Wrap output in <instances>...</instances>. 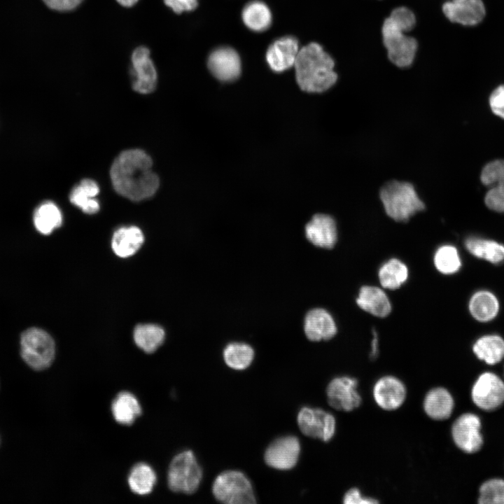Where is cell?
<instances>
[{
	"mask_svg": "<svg viewBox=\"0 0 504 504\" xmlns=\"http://www.w3.org/2000/svg\"><path fill=\"white\" fill-rule=\"evenodd\" d=\"M144 240V234L139 227H123L113 234L112 248L117 255L127 258L134 255L140 248Z\"/></svg>",
	"mask_w": 504,
	"mask_h": 504,
	"instance_id": "603a6c76",
	"label": "cell"
},
{
	"mask_svg": "<svg viewBox=\"0 0 504 504\" xmlns=\"http://www.w3.org/2000/svg\"><path fill=\"white\" fill-rule=\"evenodd\" d=\"M473 351L486 363H497L504 358V340L497 335L482 337L474 344Z\"/></svg>",
	"mask_w": 504,
	"mask_h": 504,
	"instance_id": "d6a6232c",
	"label": "cell"
},
{
	"mask_svg": "<svg viewBox=\"0 0 504 504\" xmlns=\"http://www.w3.org/2000/svg\"><path fill=\"white\" fill-rule=\"evenodd\" d=\"M480 420L473 414H463L453 424L451 435L456 445L467 453L477 451L482 445Z\"/></svg>",
	"mask_w": 504,
	"mask_h": 504,
	"instance_id": "5bb4252c",
	"label": "cell"
},
{
	"mask_svg": "<svg viewBox=\"0 0 504 504\" xmlns=\"http://www.w3.org/2000/svg\"><path fill=\"white\" fill-rule=\"evenodd\" d=\"M489 106L495 115L504 119V85L498 86L491 92Z\"/></svg>",
	"mask_w": 504,
	"mask_h": 504,
	"instance_id": "8d00e7d4",
	"label": "cell"
},
{
	"mask_svg": "<svg viewBox=\"0 0 504 504\" xmlns=\"http://www.w3.org/2000/svg\"><path fill=\"white\" fill-rule=\"evenodd\" d=\"M304 331L312 342L328 340L337 333L335 322L329 312L322 308L309 310L304 320Z\"/></svg>",
	"mask_w": 504,
	"mask_h": 504,
	"instance_id": "ffe728a7",
	"label": "cell"
},
{
	"mask_svg": "<svg viewBox=\"0 0 504 504\" xmlns=\"http://www.w3.org/2000/svg\"><path fill=\"white\" fill-rule=\"evenodd\" d=\"M415 24L414 13L405 6L393 9L384 21L383 43L390 61L398 67H410L414 61L418 43L414 37L406 35V32L412 30Z\"/></svg>",
	"mask_w": 504,
	"mask_h": 504,
	"instance_id": "3957f363",
	"label": "cell"
},
{
	"mask_svg": "<svg viewBox=\"0 0 504 504\" xmlns=\"http://www.w3.org/2000/svg\"><path fill=\"white\" fill-rule=\"evenodd\" d=\"M297 421L301 432L312 438L328 442L335 434V416L321 408L302 407L298 412Z\"/></svg>",
	"mask_w": 504,
	"mask_h": 504,
	"instance_id": "ba28073f",
	"label": "cell"
},
{
	"mask_svg": "<svg viewBox=\"0 0 504 504\" xmlns=\"http://www.w3.org/2000/svg\"><path fill=\"white\" fill-rule=\"evenodd\" d=\"M215 498L226 504H253L256 497L250 479L239 470L220 472L212 484Z\"/></svg>",
	"mask_w": 504,
	"mask_h": 504,
	"instance_id": "8992f818",
	"label": "cell"
},
{
	"mask_svg": "<svg viewBox=\"0 0 504 504\" xmlns=\"http://www.w3.org/2000/svg\"><path fill=\"white\" fill-rule=\"evenodd\" d=\"M254 350L244 342H230L223 349V356L225 364L236 370L248 368L254 358Z\"/></svg>",
	"mask_w": 504,
	"mask_h": 504,
	"instance_id": "f1b7e54d",
	"label": "cell"
},
{
	"mask_svg": "<svg viewBox=\"0 0 504 504\" xmlns=\"http://www.w3.org/2000/svg\"><path fill=\"white\" fill-rule=\"evenodd\" d=\"M164 337V330L155 324H140L134 331L136 344L148 354L153 353L162 345Z\"/></svg>",
	"mask_w": 504,
	"mask_h": 504,
	"instance_id": "f546056e",
	"label": "cell"
},
{
	"mask_svg": "<svg viewBox=\"0 0 504 504\" xmlns=\"http://www.w3.org/2000/svg\"><path fill=\"white\" fill-rule=\"evenodd\" d=\"M356 303L363 310L377 317H385L391 311L388 296L383 290L376 286H363L360 289Z\"/></svg>",
	"mask_w": 504,
	"mask_h": 504,
	"instance_id": "7402d4cb",
	"label": "cell"
},
{
	"mask_svg": "<svg viewBox=\"0 0 504 504\" xmlns=\"http://www.w3.org/2000/svg\"><path fill=\"white\" fill-rule=\"evenodd\" d=\"M465 247L475 256L491 262L504 260V246L493 241L471 237L465 241Z\"/></svg>",
	"mask_w": 504,
	"mask_h": 504,
	"instance_id": "836d02e7",
	"label": "cell"
},
{
	"mask_svg": "<svg viewBox=\"0 0 504 504\" xmlns=\"http://www.w3.org/2000/svg\"><path fill=\"white\" fill-rule=\"evenodd\" d=\"M300 448V441L294 435L278 438L266 449L265 462L268 466L276 470H290L298 463Z\"/></svg>",
	"mask_w": 504,
	"mask_h": 504,
	"instance_id": "8fae6325",
	"label": "cell"
},
{
	"mask_svg": "<svg viewBox=\"0 0 504 504\" xmlns=\"http://www.w3.org/2000/svg\"><path fill=\"white\" fill-rule=\"evenodd\" d=\"M358 380L349 376L332 379L327 386L326 396L329 405L342 412H351L358 408L362 398L358 391Z\"/></svg>",
	"mask_w": 504,
	"mask_h": 504,
	"instance_id": "9c48e42d",
	"label": "cell"
},
{
	"mask_svg": "<svg viewBox=\"0 0 504 504\" xmlns=\"http://www.w3.org/2000/svg\"><path fill=\"white\" fill-rule=\"evenodd\" d=\"M378 275L382 287L395 290L400 288L407 281L408 269L398 259L392 258L382 265Z\"/></svg>",
	"mask_w": 504,
	"mask_h": 504,
	"instance_id": "1f68e13d",
	"label": "cell"
},
{
	"mask_svg": "<svg viewBox=\"0 0 504 504\" xmlns=\"http://www.w3.org/2000/svg\"><path fill=\"white\" fill-rule=\"evenodd\" d=\"M344 504H374L379 501L374 498L363 496L360 491L356 487L349 489L343 496Z\"/></svg>",
	"mask_w": 504,
	"mask_h": 504,
	"instance_id": "74e56055",
	"label": "cell"
},
{
	"mask_svg": "<svg viewBox=\"0 0 504 504\" xmlns=\"http://www.w3.org/2000/svg\"><path fill=\"white\" fill-rule=\"evenodd\" d=\"M294 67L296 81L307 92H325L337 80L333 58L317 43H310L299 50Z\"/></svg>",
	"mask_w": 504,
	"mask_h": 504,
	"instance_id": "7a4b0ae2",
	"label": "cell"
},
{
	"mask_svg": "<svg viewBox=\"0 0 504 504\" xmlns=\"http://www.w3.org/2000/svg\"><path fill=\"white\" fill-rule=\"evenodd\" d=\"M298 39L286 36L275 40L268 48L266 61L275 72H282L293 66L299 52Z\"/></svg>",
	"mask_w": 504,
	"mask_h": 504,
	"instance_id": "ac0fdd59",
	"label": "cell"
},
{
	"mask_svg": "<svg viewBox=\"0 0 504 504\" xmlns=\"http://www.w3.org/2000/svg\"><path fill=\"white\" fill-rule=\"evenodd\" d=\"M373 398L377 405L386 411L400 407L407 397V388L398 377L386 375L379 378L372 388Z\"/></svg>",
	"mask_w": 504,
	"mask_h": 504,
	"instance_id": "9a60e30c",
	"label": "cell"
},
{
	"mask_svg": "<svg viewBox=\"0 0 504 504\" xmlns=\"http://www.w3.org/2000/svg\"><path fill=\"white\" fill-rule=\"evenodd\" d=\"M202 469L194 453L186 450L176 454L170 463L167 483L174 492L192 494L200 486Z\"/></svg>",
	"mask_w": 504,
	"mask_h": 504,
	"instance_id": "52a82bcc",
	"label": "cell"
},
{
	"mask_svg": "<svg viewBox=\"0 0 504 504\" xmlns=\"http://www.w3.org/2000/svg\"><path fill=\"white\" fill-rule=\"evenodd\" d=\"M84 0H43L44 4L50 9L66 12L75 10Z\"/></svg>",
	"mask_w": 504,
	"mask_h": 504,
	"instance_id": "f35d334b",
	"label": "cell"
},
{
	"mask_svg": "<svg viewBox=\"0 0 504 504\" xmlns=\"http://www.w3.org/2000/svg\"><path fill=\"white\" fill-rule=\"evenodd\" d=\"M482 183L489 188L484 202L490 209L504 211V160L486 164L482 170Z\"/></svg>",
	"mask_w": 504,
	"mask_h": 504,
	"instance_id": "4fadbf2b",
	"label": "cell"
},
{
	"mask_svg": "<svg viewBox=\"0 0 504 504\" xmlns=\"http://www.w3.org/2000/svg\"><path fill=\"white\" fill-rule=\"evenodd\" d=\"M304 232L307 240L317 247L331 248L337 242L336 223L327 214H315L306 224Z\"/></svg>",
	"mask_w": 504,
	"mask_h": 504,
	"instance_id": "d6986e66",
	"label": "cell"
},
{
	"mask_svg": "<svg viewBox=\"0 0 504 504\" xmlns=\"http://www.w3.org/2000/svg\"><path fill=\"white\" fill-rule=\"evenodd\" d=\"M498 302L490 292L479 291L472 297L469 309L472 316L482 322L493 319L498 311Z\"/></svg>",
	"mask_w": 504,
	"mask_h": 504,
	"instance_id": "4dcf8cb0",
	"label": "cell"
},
{
	"mask_svg": "<svg viewBox=\"0 0 504 504\" xmlns=\"http://www.w3.org/2000/svg\"><path fill=\"white\" fill-rule=\"evenodd\" d=\"M131 62L133 90L141 94L152 92L157 85L158 75L150 50L145 46L137 47L132 53Z\"/></svg>",
	"mask_w": 504,
	"mask_h": 504,
	"instance_id": "30bf717a",
	"label": "cell"
},
{
	"mask_svg": "<svg viewBox=\"0 0 504 504\" xmlns=\"http://www.w3.org/2000/svg\"><path fill=\"white\" fill-rule=\"evenodd\" d=\"M207 65L211 73L219 80L230 82L241 74V59L235 50L223 46L214 50L209 55Z\"/></svg>",
	"mask_w": 504,
	"mask_h": 504,
	"instance_id": "2e32d148",
	"label": "cell"
},
{
	"mask_svg": "<svg viewBox=\"0 0 504 504\" xmlns=\"http://www.w3.org/2000/svg\"><path fill=\"white\" fill-rule=\"evenodd\" d=\"M99 192L98 185L92 179H83L75 186L69 195L70 202L86 214H95L99 204L94 198Z\"/></svg>",
	"mask_w": 504,
	"mask_h": 504,
	"instance_id": "d4e9b609",
	"label": "cell"
},
{
	"mask_svg": "<svg viewBox=\"0 0 504 504\" xmlns=\"http://www.w3.org/2000/svg\"><path fill=\"white\" fill-rule=\"evenodd\" d=\"M373 334V339L372 340L371 343V351L370 354V358L371 359H374L377 358L378 355V335L377 333V331L375 330H373L372 331Z\"/></svg>",
	"mask_w": 504,
	"mask_h": 504,
	"instance_id": "60d3db41",
	"label": "cell"
},
{
	"mask_svg": "<svg viewBox=\"0 0 504 504\" xmlns=\"http://www.w3.org/2000/svg\"><path fill=\"white\" fill-rule=\"evenodd\" d=\"M454 399L444 388L436 387L430 389L425 396L423 408L425 413L434 420L448 419L453 411Z\"/></svg>",
	"mask_w": 504,
	"mask_h": 504,
	"instance_id": "44dd1931",
	"label": "cell"
},
{
	"mask_svg": "<svg viewBox=\"0 0 504 504\" xmlns=\"http://www.w3.org/2000/svg\"><path fill=\"white\" fill-rule=\"evenodd\" d=\"M434 264L437 270L442 274L456 272L461 265L457 249L450 245L440 246L435 253Z\"/></svg>",
	"mask_w": 504,
	"mask_h": 504,
	"instance_id": "e575fe53",
	"label": "cell"
},
{
	"mask_svg": "<svg viewBox=\"0 0 504 504\" xmlns=\"http://www.w3.org/2000/svg\"><path fill=\"white\" fill-rule=\"evenodd\" d=\"M471 395L477 407L485 410H493L504 401V383L496 374L485 372L475 382Z\"/></svg>",
	"mask_w": 504,
	"mask_h": 504,
	"instance_id": "7c38bea8",
	"label": "cell"
},
{
	"mask_svg": "<svg viewBox=\"0 0 504 504\" xmlns=\"http://www.w3.org/2000/svg\"><path fill=\"white\" fill-rule=\"evenodd\" d=\"M442 11L451 22L464 26L479 24L486 13L482 0H448L442 4Z\"/></svg>",
	"mask_w": 504,
	"mask_h": 504,
	"instance_id": "e0dca14e",
	"label": "cell"
},
{
	"mask_svg": "<svg viewBox=\"0 0 504 504\" xmlns=\"http://www.w3.org/2000/svg\"><path fill=\"white\" fill-rule=\"evenodd\" d=\"M127 481L133 493L144 496L153 491L157 482V477L150 465L140 463L132 468Z\"/></svg>",
	"mask_w": 504,
	"mask_h": 504,
	"instance_id": "83f0119b",
	"label": "cell"
},
{
	"mask_svg": "<svg viewBox=\"0 0 504 504\" xmlns=\"http://www.w3.org/2000/svg\"><path fill=\"white\" fill-rule=\"evenodd\" d=\"M114 419L121 425L130 426L141 414V407L137 398L130 392L118 394L111 405Z\"/></svg>",
	"mask_w": 504,
	"mask_h": 504,
	"instance_id": "cb8c5ba5",
	"label": "cell"
},
{
	"mask_svg": "<svg viewBox=\"0 0 504 504\" xmlns=\"http://www.w3.org/2000/svg\"><path fill=\"white\" fill-rule=\"evenodd\" d=\"M116 1L123 7L130 8L134 6L139 0H116Z\"/></svg>",
	"mask_w": 504,
	"mask_h": 504,
	"instance_id": "b9f144b4",
	"label": "cell"
},
{
	"mask_svg": "<svg viewBox=\"0 0 504 504\" xmlns=\"http://www.w3.org/2000/svg\"><path fill=\"white\" fill-rule=\"evenodd\" d=\"M164 4L174 13L181 14L183 12L194 10L197 5V0H163Z\"/></svg>",
	"mask_w": 504,
	"mask_h": 504,
	"instance_id": "ab89813d",
	"label": "cell"
},
{
	"mask_svg": "<svg viewBox=\"0 0 504 504\" xmlns=\"http://www.w3.org/2000/svg\"><path fill=\"white\" fill-rule=\"evenodd\" d=\"M379 197L386 214L398 222L407 221L425 209L414 186L409 182L396 180L387 182L382 187Z\"/></svg>",
	"mask_w": 504,
	"mask_h": 504,
	"instance_id": "277c9868",
	"label": "cell"
},
{
	"mask_svg": "<svg viewBox=\"0 0 504 504\" xmlns=\"http://www.w3.org/2000/svg\"><path fill=\"white\" fill-rule=\"evenodd\" d=\"M36 229L42 234H50L62 223V216L58 206L52 202L41 204L34 211L33 216Z\"/></svg>",
	"mask_w": 504,
	"mask_h": 504,
	"instance_id": "4316f807",
	"label": "cell"
},
{
	"mask_svg": "<svg viewBox=\"0 0 504 504\" xmlns=\"http://www.w3.org/2000/svg\"><path fill=\"white\" fill-rule=\"evenodd\" d=\"M480 504H504V480L492 479L485 482L479 489Z\"/></svg>",
	"mask_w": 504,
	"mask_h": 504,
	"instance_id": "d590c367",
	"label": "cell"
},
{
	"mask_svg": "<svg viewBox=\"0 0 504 504\" xmlns=\"http://www.w3.org/2000/svg\"><path fill=\"white\" fill-rule=\"evenodd\" d=\"M241 18L244 24L256 32L267 29L272 23L270 8L259 0L251 1L246 4L242 10Z\"/></svg>",
	"mask_w": 504,
	"mask_h": 504,
	"instance_id": "484cf974",
	"label": "cell"
},
{
	"mask_svg": "<svg viewBox=\"0 0 504 504\" xmlns=\"http://www.w3.org/2000/svg\"><path fill=\"white\" fill-rule=\"evenodd\" d=\"M152 165L150 156L141 150L130 149L122 152L111 168L114 189L132 201L150 197L157 191L160 183Z\"/></svg>",
	"mask_w": 504,
	"mask_h": 504,
	"instance_id": "6da1fadb",
	"label": "cell"
},
{
	"mask_svg": "<svg viewBox=\"0 0 504 504\" xmlns=\"http://www.w3.org/2000/svg\"><path fill=\"white\" fill-rule=\"evenodd\" d=\"M20 355L23 360L35 370H43L52 364L55 355L52 337L38 328L25 330L20 337Z\"/></svg>",
	"mask_w": 504,
	"mask_h": 504,
	"instance_id": "5b68a950",
	"label": "cell"
}]
</instances>
